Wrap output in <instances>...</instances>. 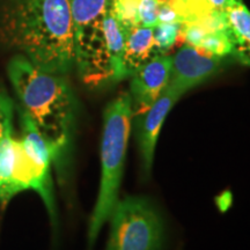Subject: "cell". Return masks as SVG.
<instances>
[{"mask_svg": "<svg viewBox=\"0 0 250 250\" xmlns=\"http://www.w3.org/2000/svg\"><path fill=\"white\" fill-rule=\"evenodd\" d=\"M109 220L107 250H161L164 223L148 199L132 196L120 199Z\"/></svg>", "mask_w": 250, "mask_h": 250, "instance_id": "6", "label": "cell"}, {"mask_svg": "<svg viewBox=\"0 0 250 250\" xmlns=\"http://www.w3.org/2000/svg\"><path fill=\"white\" fill-rule=\"evenodd\" d=\"M7 74L19 112L29 117L62 161L72 143L77 116V100L66 79L41 70L22 55L8 62Z\"/></svg>", "mask_w": 250, "mask_h": 250, "instance_id": "2", "label": "cell"}, {"mask_svg": "<svg viewBox=\"0 0 250 250\" xmlns=\"http://www.w3.org/2000/svg\"><path fill=\"white\" fill-rule=\"evenodd\" d=\"M17 161V138L7 136L0 142V201L6 204L12 199L11 187Z\"/></svg>", "mask_w": 250, "mask_h": 250, "instance_id": "13", "label": "cell"}, {"mask_svg": "<svg viewBox=\"0 0 250 250\" xmlns=\"http://www.w3.org/2000/svg\"><path fill=\"white\" fill-rule=\"evenodd\" d=\"M223 58L186 44L171 56L168 86L182 96L188 90L201 85L218 72Z\"/></svg>", "mask_w": 250, "mask_h": 250, "instance_id": "7", "label": "cell"}, {"mask_svg": "<svg viewBox=\"0 0 250 250\" xmlns=\"http://www.w3.org/2000/svg\"><path fill=\"white\" fill-rule=\"evenodd\" d=\"M74 65L87 86L102 87L126 78L123 65L125 31L110 7L98 22L74 33Z\"/></svg>", "mask_w": 250, "mask_h": 250, "instance_id": "4", "label": "cell"}, {"mask_svg": "<svg viewBox=\"0 0 250 250\" xmlns=\"http://www.w3.org/2000/svg\"><path fill=\"white\" fill-rule=\"evenodd\" d=\"M232 56L250 66V12L242 0H230L224 11Z\"/></svg>", "mask_w": 250, "mask_h": 250, "instance_id": "10", "label": "cell"}, {"mask_svg": "<svg viewBox=\"0 0 250 250\" xmlns=\"http://www.w3.org/2000/svg\"><path fill=\"white\" fill-rule=\"evenodd\" d=\"M110 11L125 33L139 26L138 0H111Z\"/></svg>", "mask_w": 250, "mask_h": 250, "instance_id": "15", "label": "cell"}, {"mask_svg": "<svg viewBox=\"0 0 250 250\" xmlns=\"http://www.w3.org/2000/svg\"><path fill=\"white\" fill-rule=\"evenodd\" d=\"M159 0H138V20L142 27H155L158 21Z\"/></svg>", "mask_w": 250, "mask_h": 250, "instance_id": "18", "label": "cell"}, {"mask_svg": "<svg viewBox=\"0 0 250 250\" xmlns=\"http://www.w3.org/2000/svg\"><path fill=\"white\" fill-rule=\"evenodd\" d=\"M159 1H166V2H169V4L173 5L174 7L180 12V14L182 15L183 22H184V20H186V7H184L183 0H159Z\"/></svg>", "mask_w": 250, "mask_h": 250, "instance_id": "21", "label": "cell"}, {"mask_svg": "<svg viewBox=\"0 0 250 250\" xmlns=\"http://www.w3.org/2000/svg\"><path fill=\"white\" fill-rule=\"evenodd\" d=\"M158 21L159 23H182L183 18L169 2L159 1Z\"/></svg>", "mask_w": 250, "mask_h": 250, "instance_id": "19", "label": "cell"}, {"mask_svg": "<svg viewBox=\"0 0 250 250\" xmlns=\"http://www.w3.org/2000/svg\"><path fill=\"white\" fill-rule=\"evenodd\" d=\"M111 0H71L74 33L85 29L104 17Z\"/></svg>", "mask_w": 250, "mask_h": 250, "instance_id": "14", "label": "cell"}, {"mask_svg": "<svg viewBox=\"0 0 250 250\" xmlns=\"http://www.w3.org/2000/svg\"><path fill=\"white\" fill-rule=\"evenodd\" d=\"M208 8L212 12H221L224 13L226 6L229 4L230 0H203Z\"/></svg>", "mask_w": 250, "mask_h": 250, "instance_id": "20", "label": "cell"}, {"mask_svg": "<svg viewBox=\"0 0 250 250\" xmlns=\"http://www.w3.org/2000/svg\"><path fill=\"white\" fill-rule=\"evenodd\" d=\"M180 36L187 44L203 51L225 58L232 55V45L226 30H208L195 22H183Z\"/></svg>", "mask_w": 250, "mask_h": 250, "instance_id": "12", "label": "cell"}, {"mask_svg": "<svg viewBox=\"0 0 250 250\" xmlns=\"http://www.w3.org/2000/svg\"><path fill=\"white\" fill-rule=\"evenodd\" d=\"M180 98L179 94L167 85L151 108L139 116L134 117L136 118V123H134L136 139L138 144L140 158H142L143 169L146 173H149L152 169L156 143H158L166 117L168 116Z\"/></svg>", "mask_w": 250, "mask_h": 250, "instance_id": "9", "label": "cell"}, {"mask_svg": "<svg viewBox=\"0 0 250 250\" xmlns=\"http://www.w3.org/2000/svg\"><path fill=\"white\" fill-rule=\"evenodd\" d=\"M133 111L127 92L108 103L103 112L101 138V180L95 206L89 220L88 243L98 239L103 225L110 218L117 202L124 174L125 158L131 133Z\"/></svg>", "mask_w": 250, "mask_h": 250, "instance_id": "3", "label": "cell"}, {"mask_svg": "<svg viewBox=\"0 0 250 250\" xmlns=\"http://www.w3.org/2000/svg\"><path fill=\"white\" fill-rule=\"evenodd\" d=\"M154 27H134L125 33L123 65L125 77H131L140 66L159 56L154 44Z\"/></svg>", "mask_w": 250, "mask_h": 250, "instance_id": "11", "label": "cell"}, {"mask_svg": "<svg viewBox=\"0 0 250 250\" xmlns=\"http://www.w3.org/2000/svg\"><path fill=\"white\" fill-rule=\"evenodd\" d=\"M182 23H158L153 28L154 44L158 55H166L176 43Z\"/></svg>", "mask_w": 250, "mask_h": 250, "instance_id": "16", "label": "cell"}, {"mask_svg": "<svg viewBox=\"0 0 250 250\" xmlns=\"http://www.w3.org/2000/svg\"><path fill=\"white\" fill-rule=\"evenodd\" d=\"M171 56L159 55L149 59L131 76L130 99L133 117L153 105L164 92L170 78Z\"/></svg>", "mask_w": 250, "mask_h": 250, "instance_id": "8", "label": "cell"}, {"mask_svg": "<svg viewBox=\"0 0 250 250\" xmlns=\"http://www.w3.org/2000/svg\"><path fill=\"white\" fill-rule=\"evenodd\" d=\"M14 102L6 89L0 86V142L13 132Z\"/></svg>", "mask_w": 250, "mask_h": 250, "instance_id": "17", "label": "cell"}, {"mask_svg": "<svg viewBox=\"0 0 250 250\" xmlns=\"http://www.w3.org/2000/svg\"><path fill=\"white\" fill-rule=\"evenodd\" d=\"M1 33L41 70L64 76L74 66L71 0H6Z\"/></svg>", "mask_w": 250, "mask_h": 250, "instance_id": "1", "label": "cell"}, {"mask_svg": "<svg viewBox=\"0 0 250 250\" xmlns=\"http://www.w3.org/2000/svg\"><path fill=\"white\" fill-rule=\"evenodd\" d=\"M21 138H17V161L12 180V198L23 190H34L41 196L50 217H56L51 164L62 161L57 149L44 138L29 117L20 112Z\"/></svg>", "mask_w": 250, "mask_h": 250, "instance_id": "5", "label": "cell"}]
</instances>
